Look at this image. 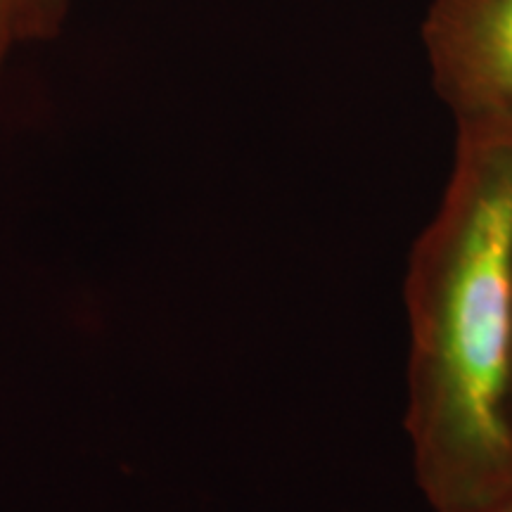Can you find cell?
Listing matches in <instances>:
<instances>
[{
    "mask_svg": "<svg viewBox=\"0 0 512 512\" xmlns=\"http://www.w3.org/2000/svg\"><path fill=\"white\" fill-rule=\"evenodd\" d=\"M403 297L420 491L437 512L512 494V133L458 131Z\"/></svg>",
    "mask_w": 512,
    "mask_h": 512,
    "instance_id": "1",
    "label": "cell"
},
{
    "mask_svg": "<svg viewBox=\"0 0 512 512\" xmlns=\"http://www.w3.org/2000/svg\"><path fill=\"white\" fill-rule=\"evenodd\" d=\"M425 46L458 131L512 133V0H434Z\"/></svg>",
    "mask_w": 512,
    "mask_h": 512,
    "instance_id": "2",
    "label": "cell"
},
{
    "mask_svg": "<svg viewBox=\"0 0 512 512\" xmlns=\"http://www.w3.org/2000/svg\"><path fill=\"white\" fill-rule=\"evenodd\" d=\"M67 0H0V67L12 50L60 31Z\"/></svg>",
    "mask_w": 512,
    "mask_h": 512,
    "instance_id": "3",
    "label": "cell"
},
{
    "mask_svg": "<svg viewBox=\"0 0 512 512\" xmlns=\"http://www.w3.org/2000/svg\"><path fill=\"white\" fill-rule=\"evenodd\" d=\"M458 512H512V494H505L496 501L475 505V508H467V510H458Z\"/></svg>",
    "mask_w": 512,
    "mask_h": 512,
    "instance_id": "4",
    "label": "cell"
},
{
    "mask_svg": "<svg viewBox=\"0 0 512 512\" xmlns=\"http://www.w3.org/2000/svg\"><path fill=\"white\" fill-rule=\"evenodd\" d=\"M510 420H512V380H510Z\"/></svg>",
    "mask_w": 512,
    "mask_h": 512,
    "instance_id": "5",
    "label": "cell"
}]
</instances>
